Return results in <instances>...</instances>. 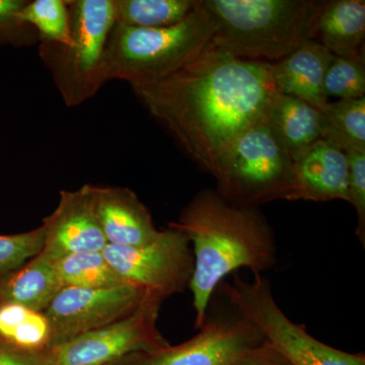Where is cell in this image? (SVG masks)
<instances>
[{
  "instance_id": "obj_1",
  "label": "cell",
  "mask_w": 365,
  "mask_h": 365,
  "mask_svg": "<svg viewBox=\"0 0 365 365\" xmlns=\"http://www.w3.org/2000/svg\"><path fill=\"white\" fill-rule=\"evenodd\" d=\"M132 91L182 151L211 175L237 137L267 122L280 95L270 63L237 58L212 42L176 73Z\"/></svg>"
},
{
  "instance_id": "obj_2",
  "label": "cell",
  "mask_w": 365,
  "mask_h": 365,
  "mask_svg": "<svg viewBox=\"0 0 365 365\" xmlns=\"http://www.w3.org/2000/svg\"><path fill=\"white\" fill-rule=\"evenodd\" d=\"M169 227L186 235L193 248L188 288L198 330L207 317L213 294L227 276L241 268L263 274L277 261L272 227L258 208L228 202L215 190L198 192Z\"/></svg>"
},
{
  "instance_id": "obj_3",
  "label": "cell",
  "mask_w": 365,
  "mask_h": 365,
  "mask_svg": "<svg viewBox=\"0 0 365 365\" xmlns=\"http://www.w3.org/2000/svg\"><path fill=\"white\" fill-rule=\"evenodd\" d=\"M211 42L237 58L272 64L311 37L316 0H200Z\"/></svg>"
},
{
  "instance_id": "obj_4",
  "label": "cell",
  "mask_w": 365,
  "mask_h": 365,
  "mask_svg": "<svg viewBox=\"0 0 365 365\" xmlns=\"http://www.w3.org/2000/svg\"><path fill=\"white\" fill-rule=\"evenodd\" d=\"M212 38V24L200 0L176 25L143 29L115 23L106 47V81H126L131 88L155 85L186 66Z\"/></svg>"
},
{
  "instance_id": "obj_5",
  "label": "cell",
  "mask_w": 365,
  "mask_h": 365,
  "mask_svg": "<svg viewBox=\"0 0 365 365\" xmlns=\"http://www.w3.org/2000/svg\"><path fill=\"white\" fill-rule=\"evenodd\" d=\"M71 42L40 43L41 59L67 107L93 98L107 81L106 47L115 24L114 0H67Z\"/></svg>"
},
{
  "instance_id": "obj_6",
  "label": "cell",
  "mask_w": 365,
  "mask_h": 365,
  "mask_svg": "<svg viewBox=\"0 0 365 365\" xmlns=\"http://www.w3.org/2000/svg\"><path fill=\"white\" fill-rule=\"evenodd\" d=\"M212 176L215 191L228 202L247 207L292 201L294 160L267 123L244 132L220 157Z\"/></svg>"
},
{
  "instance_id": "obj_7",
  "label": "cell",
  "mask_w": 365,
  "mask_h": 365,
  "mask_svg": "<svg viewBox=\"0 0 365 365\" xmlns=\"http://www.w3.org/2000/svg\"><path fill=\"white\" fill-rule=\"evenodd\" d=\"M222 292L235 314L249 322L264 342L292 365H365L364 354L341 351L321 342L292 321L278 306L268 278L254 274L245 280L232 274Z\"/></svg>"
},
{
  "instance_id": "obj_8",
  "label": "cell",
  "mask_w": 365,
  "mask_h": 365,
  "mask_svg": "<svg viewBox=\"0 0 365 365\" xmlns=\"http://www.w3.org/2000/svg\"><path fill=\"white\" fill-rule=\"evenodd\" d=\"M162 300L148 297L133 313L42 353L41 365H112L133 353L169 346L158 328Z\"/></svg>"
},
{
  "instance_id": "obj_9",
  "label": "cell",
  "mask_w": 365,
  "mask_h": 365,
  "mask_svg": "<svg viewBox=\"0 0 365 365\" xmlns=\"http://www.w3.org/2000/svg\"><path fill=\"white\" fill-rule=\"evenodd\" d=\"M103 254L127 283L162 302L188 288L193 274L191 244L174 227L160 230L153 242L144 246L107 245Z\"/></svg>"
},
{
  "instance_id": "obj_10",
  "label": "cell",
  "mask_w": 365,
  "mask_h": 365,
  "mask_svg": "<svg viewBox=\"0 0 365 365\" xmlns=\"http://www.w3.org/2000/svg\"><path fill=\"white\" fill-rule=\"evenodd\" d=\"M232 312L208 313L199 333L187 342L133 353L112 365H232L264 340L249 322Z\"/></svg>"
},
{
  "instance_id": "obj_11",
  "label": "cell",
  "mask_w": 365,
  "mask_h": 365,
  "mask_svg": "<svg viewBox=\"0 0 365 365\" xmlns=\"http://www.w3.org/2000/svg\"><path fill=\"white\" fill-rule=\"evenodd\" d=\"M150 297L132 284L96 289L62 287L44 311L51 325L52 346L119 321Z\"/></svg>"
},
{
  "instance_id": "obj_12",
  "label": "cell",
  "mask_w": 365,
  "mask_h": 365,
  "mask_svg": "<svg viewBox=\"0 0 365 365\" xmlns=\"http://www.w3.org/2000/svg\"><path fill=\"white\" fill-rule=\"evenodd\" d=\"M43 258L56 262L64 257L103 252L107 246L93 208L91 185L60 193L56 209L43 220Z\"/></svg>"
},
{
  "instance_id": "obj_13",
  "label": "cell",
  "mask_w": 365,
  "mask_h": 365,
  "mask_svg": "<svg viewBox=\"0 0 365 365\" xmlns=\"http://www.w3.org/2000/svg\"><path fill=\"white\" fill-rule=\"evenodd\" d=\"M93 208L108 245L141 247L160 234L150 210L136 195L124 187L91 185Z\"/></svg>"
},
{
  "instance_id": "obj_14",
  "label": "cell",
  "mask_w": 365,
  "mask_h": 365,
  "mask_svg": "<svg viewBox=\"0 0 365 365\" xmlns=\"http://www.w3.org/2000/svg\"><path fill=\"white\" fill-rule=\"evenodd\" d=\"M349 202L348 160L343 151L319 140L294 162L292 201Z\"/></svg>"
},
{
  "instance_id": "obj_15",
  "label": "cell",
  "mask_w": 365,
  "mask_h": 365,
  "mask_svg": "<svg viewBox=\"0 0 365 365\" xmlns=\"http://www.w3.org/2000/svg\"><path fill=\"white\" fill-rule=\"evenodd\" d=\"M334 55L324 46L307 40L284 58L271 64L278 91L323 110L329 103L324 81Z\"/></svg>"
},
{
  "instance_id": "obj_16",
  "label": "cell",
  "mask_w": 365,
  "mask_h": 365,
  "mask_svg": "<svg viewBox=\"0 0 365 365\" xmlns=\"http://www.w3.org/2000/svg\"><path fill=\"white\" fill-rule=\"evenodd\" d=\"M309 40L324 46L336 56L364 55V0L319 1L312 23Z\"/></svg>"
},
{
  "instance_id": "obj_17",
  "label": "cell",
  "mask_w": 365,
  "mask_h": 365,
  "mask_svg": "<svg viewBox=\"0 0 365 365\" xmlns=\"http://www.w3.org/2000/svg\"><path fill=\"white\" fill-rule=\"evenodd\" d=\"M266 123L294 162L313 144L323 140V112L292 96H278Z\"/></svg>"
},
{
  "instance_id": "obj_18",
  "label": "cell",
  "mask_w": 365,
  "mask_h": 365,
  "mask_svg": "<svg viewBox=\"0 0 365 365\" xmlns=\"http://www.w3.org/2000/svg\"><path fill=\"white\" fill-rule=\"evenodd\" d=\"M4 275L0 280V304H20L38 312H44L63 287L54 262L40 255Z\"/></svg>"
},
{
  "instance_id": "obj_19",
  "label": "cell",
  "mask_w": 365,
  "mask_h": 365,
  "mask_svg": "<svg viewBox=\"0 0 365 365\" xmlns=\"http://www.w3.org/2000/svg\"><path fill=\"white\" fill-rule=\"evenodd\" d=\"M0 347L42 353L52 346V330L44 312L16 304H0Z\"/></svg>"
},
{
  "instance_id": "obj_20",
  "label": "cell",
  "mask_w": 365,
  "mask_h": 365,
  "mask_svg": "<svg viewBox=\"0 0 365 365\" xmlns=\"http://www.w3.org/2000/svg\"><path fill=\"white\" fill-rule=\"evenodd\" d=\"M321 111L323 140L344 153L365 150V98L329 102Z\"/></svg>"
},
{
  "instance_id": "obj_21",
  "label": "cell",
  "mask_w": 365,
  "mask_h": 365,
  "mask_svg": "<svg viewBox=\"0 0 365 365\" xmlns=\"http://www.w3.org/2000/svg\"><path fill=\"white\" fill-rule=\"evenodd\" d=\"M196 4L197 0H114L115 23L143 29L176 25Z\"/></svg>"
},
{
  "instance_id": "obj_22",
  "label": "cell",
  "mask_w": 365,
  "mask_h": 365,
  "mask_svg": "<svg viewBox=\"0 0 365 365\" xmlns=\"http://www.w3.org/2000/svg\"><path fill=\"white\" fill-rule=\"evenodd\" d=\"M63 287L110 288L129 284L105 258L103 252H88L54 262Z\"/></svg>"
},
{
  "instance_id": "obj_23",
  "label": "cell",
  "mask_w": 365,
  "mask_h": 365,
  "mask_svg": "<svg viewBox=\"0 0 365 365\" xmlns=\"http://www.w3.org/2000/svg\"><path fill=\"white\" fill-rule=\"evenodd\" d=\"M24 23L35 29L39 43L68 46L71 42L67 0L26 1L20 13Z\"/></svg>"
},
{
  "instance_id": "obj_24",
  "label": "cell",
  "mask_w": 365,
  "mask_h": 365,
  "mask_svg": "<svg viewBox=\"0 0 365 365\" xmlns=\"http://www.w3.org/2000/svg\"><path fill=\"white\" fill-rule=\"evenodd\" d=\"M324 91L328 98L357 100L365 98V54L357 57L334 55L327 69Z\"/></svg>"
},
{
  "instance_id": "obj_25",
  "label": "cell",
  "mask_w": 365,
  "mask_h": 365,
  "mask_svg": "<svg viewBox=\"0 0 365 365\" xmlns=\"http://www.w3.org/2000/svg\"><path fill=\"white\" fill-rule=\"evenodd\" d=\"M43 249V228L11 235H0V274L20 268Z\"/></svg>"
},
{
  "instance_id": "obj_26",
  "label": "cell",
  "mask_w": 365,
  "mask_h": 365,
  "mask_svg": "<svg viewBox=\"0 0 365 365\" xmlns=\"http://www.w3.org/2000/svg\"><path fill=\"white\" fill-rule=\"evenodd\" d=\"M26 4V0H0V47H28L39 42L35 29L20 19Z\"/></svg>"
},
{
  "instance_id": "obj_27",
  "label": "cell",
  "mask_w": 365,
  "mask_h": 365,
  "mask_svg": "<svg viewBox=\"0 0 365 365\" xmlns=\"http://www.w3.org/2000/svg\"><path fill=\"white\" fill-rule=\"evenodd\" d=\"M348 160L349 203L357 213L356 235L365 246V150L345 153Z\"/></svg>"
},
{
  "instance_id": "obj_28",
  "label": "cell",
  "mask_w": 365,
  "mask_h": 365,
  "mask_svg": "<svg viewBox=\"0 0 365 365\" xmlns=\"http://www.w3.org/2000/svg\"><path fill=\"white\" fill-rule=\"evenodd\" d=\"M232 365H292L267 343L252 348Z\"/></svg>"
},
{
  "instance_id": "obj_29",
  "label": "cell",
  "mask_w": 365,
  "mask_h": 365,
  "mask_svg": "<svg viewBox=\"0 0 365 365\" xmlns=\"http://www.w3.org/2000/svg\"><path fill=\"white\" fill-rule=\"evenodd\" d=\"M42 353L19 352L0 347V365H41Z\"/></svg>"
}]
</instances>
